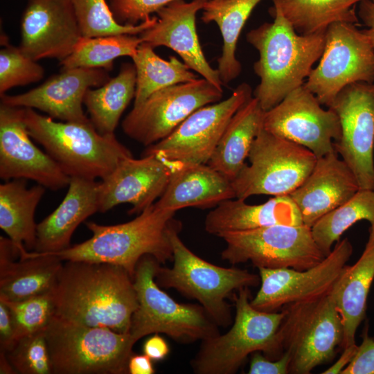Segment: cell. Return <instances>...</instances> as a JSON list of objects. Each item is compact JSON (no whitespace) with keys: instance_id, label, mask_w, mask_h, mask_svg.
<instances>
[{"instance_id":"obj_1","label":"cell","mask_w":374,"mask_h":374,"mask_svg":"<svg viewBox=\"0 0 374 374\" xmlns=\"http://www.w3.org/2000/svg\"><path fill=\"white\" fill-rule=\"evenodd\" d=\"M55 315L77 323L129 333L138 307L133 278L123 267L67 260L53 290Z\"/></svg>"},{"instance_id":"obj_2","label":"cell","mask_w":374,"mask_h":374,"mask_svg":"<svg viewBox=\"0 0 374 374\" xmlns=\"http://www.w3.org/2000/svg\"><path fill=\"white\" fill-rule=\"evenodd\" d=\"M269 14L273 22L263 23L246 35L259 55L253 68L260 82L253 94L265 112L303 85L326 42V31L299 34L274 2Z\"/></svg>"},{"instance_id":"obj_3","label":"cell","mask_w":374,"mask_h":374,"mask_svg":"<svg viewBox=\"0 0 374 374\" xmlns=\"http://www.w3.org/2000/svg\"><path fill=\"white\" fill-rule=\"evenodd\" d=\"M176 212L161 209L154 203L134 219L116 225L93 222L85 224L92 233L86 241L54 253L62 261L105 262L123 267L134 280L136 267L145 255L160 264L172 260L171 233L181 228Z\"/></svg>"},{"instance_id":"obj_4","label":"cell","mask_w":374,"mask_h":374,"mask_svg":"<svg viewBox=\"0 0 374 374\" xmlns=\"http://www.w3.org/2000/svg\"><path fill=\"white\" fill-rule=\"evenodd\" d=\"M24 109L28 134L70 177L101 179L121 161L133 157L115 134H100L91 121L57 122L33 109Z\"/></svg>"},{"instance_id":"obj_5","label":"cell","mask_w":374,"mask_h":374,"mask_svg":"<svg viewBox=\"0 0 374 374\" xmlns=\"http://www.w3.org/2000/svg\"><path fill=\"white\" fill-rule=\"evenodd\" d=\"M249 287L233 294L235 315L230 330L224 335L202 341L191 361L197 374L235 373L249 355L260 351L271 359L282 356L278 330L285 311L265 312L251 304Z\"/></svg>"},{"instance_id":"obj_6","label":"cell","mask_w":374,"mask_h":374,"mask_svg":"<svg viewBox=\"0 0 374 374\" xmlns=\"http://www.w3.org/2000/svg\"><path fill=\"white\" fill-rule=\"evenodd\" d=\"M53 374H127L136 343L130 333L54 316L45 330Z\"/></svg>"},{"instance_id":"obj_7","label":"cell","mask_w":374,"mask_h":374,"mask_svg":"<svg viewBox=\"0 0 374 374\" xmlns=\"http://www.w3.org/2000/svg\"><path fill=\"white\" fill-rule=\"evenodd\" d=\"M181 228L171 233L173 265L157 266L154 279L161 287L173 288L199 301L218 326L232 321L226 299L243 287L258 286L260 276L245 269L222 267L201 258L191 251L179 236Z\"/></svg>"},{"instance_id":"obj_8","label":"cell","mask_w":374,"mask_h":374,"mask_svg":"<svg viewBox=\"0 0 374 374\" xmlns=\"http://www.w3.org/2000/svg\"><path fill=\"white\" fill-rule=\"evenodd\" d=\"M159 264L151 255L143 256L137 263L133 281L138 307L129 331L133 340L163 333L188 344L218 335V325L201 305L177 303L157 285L154 276Z\"/></svg>"},{"instance_id":"obj_9","label":"cell","mask_w":374,"mask_h":374,"mask_svg":"<svg viewBox=\"0 0 374 374\" xmlns=\"http://www.w3.org/2000/svg\"><path fill=\"white\" fill-rule=\"evenodd\" d=\"M278 330L280 346L290 357L289 373L309 374L329 362L341 346L344 327L331 291L320 298L286 305Z\"/></svg>"},{"instance_id":"obj_10","label":"cell","mask_w":374,"mask_h":374,"mask_svg":"<svg viewBox=\"0 0 374 374\" xmlns=\"http://www.w3.org/2000/svg\"><path fill=\"white\" fill-rule=\"evenodd\" d=\"M245 164L231 181L235 198L290 195L312 170L317 157L306 148L263 127L255 139Z\"/></svg>"},{"instance_id":"obj_11","label":"cell","mask_w":374,"mask_h":374,"mask_svg":"<svg viewBox=\"0 0 374 374\" xmlns=\"http://www.w3.org/2000/svg\"><path fill=\"white\" fill-rule=\"evenodd\" d=\"M217 236L226 242L222 258L232 265L250 261L257 268L304 270L326 257L315 242L311 228L304 224H277Z\"/></svg>"},{"instance_id":"obj_12","label":"cell","mask_w":374,"mask_h":374,"mask_svg":"<svg viewBox=\"0 0 374 374\" xmlns=\"http://www.w3.org/2000/svg\"><path fill=\"white\" fill-rule=\"evenodd\" d=\"M361 82H374V47L355 24H332L319 62L303 86L329 107L344 87Z\"/></svg>"},{"instance_id":"obj_13","label":"cell","mask_w":374,"mask_h":374,"mask_svg":"<svg viewBox=\"0 0 374 374\" xmlns=\"http://www.w3.org/2000/svg\"><path fill=\"white\" fill-rule=\"evenodd\" d=\"M223 90L204 78L174 84L134 105L122 122L123 132L145 145L168 136L197 109L220 101Z\"/></svg>"},{"instance_id":"obj_14","label":"cell","mask_w":374,"mask_h":374,"mask_svg":"<svg viewBox=\"0 0 374 374\" xmlns=\"http://www.w3.org/2000/svg\"><path fill=\"white\" fill-rule=\"evenodd\" d=\"M252 94L249 84H239L227 98L195 111L168 136L148 146L142 156L153 154L171 163H208L230 120Z\"/></svg>"},{"instance_id":"obj_15","label":"cell","mask_w":374,"mask_h":374,"mask_svg":"<svg viewBox=\"0 0 374 374\" xmlns=\"http://www.w3.org/2000/svg\"><path fill=\"white\" fill-rule=\"evenodd\" d=\"M353 251L346 238L336 242L321 262L309 269L258 267L260 287L251 304L259 310L276 312L286 305L328 294L343 273Z\"/></svg>"},{"instance_id":"obj_16","label":"cell","mask_w":374,"mask_h":374,"mask_svg":"<svg viewBox=\"0 0 374 374\" xmlns=\"http://www.w3.org/2000/svg\"><path fill=\"white\" fill-rule=\"evenodd\" d=\"M329 107L341 125L335 151L355 175L359 189L374 190V82L346 86Z\"/></svg>"},{"instance_id":"obj_17","label":"cell","mask_w":374,"mask_h":374,"mask_svg":"<svg viewBox=\"0 0 374 374\" xmlns=\"http://www.w3.org/2000/svg\"><path fill=\"white\" fill-rule=\"evenodd\" d=\"M315 95L303 85L265 111L262 127L267 132L302 145L317 158L335 151L341 138L335 112L321 107Z\"/></svg>"},{"instance_id":"obj_18","label":"cell","mask_w":374,"mask_h":374,"mask_svg":"<svg viewBox=\"0 0 374 374\" xmlns=\"http://www.w3.org/2000/svg\"><path fill=\"white\" fill-rule=\"evenodd\" d=\"M24 107L0 105V177L31 179L51 190L68 186L71 177L31 141Z\"/></svg>"},{"instance_id":"obj_19","label":"cell","mask_w":374,"mask_h":374,"mask_svg":"<svg viewBox=\"0 0 374 374\" xmlns=\"http://www.w3.org/2000/svg\"><path fill=\"white\" fill-rule=\"evenodd\" d=\"M20 48L29 57H68L82 37L69 0H28L21 20Z\"/></svg>"},{"instance_id":"obj_20","label":"cell","mask_w":374,"mask_h":374,"mask_svg":"<svg viewBox=\"0 0 374 374\" xmlns=\"http://www.w3.org/2000/svg\"><path fill=\"white\" fill-rule=\"evenodd\" d=\"M110 78L108 71L96 68L61 70L42 84L17 95L3 94L1 103L39 109L52 118L64 122L88 123L82 105L89 89L100 87Z\"/></svg>"},{"instance_id":"obj_21","label":"cell","mask_w":374,"mask_h":374,"mask_svg":"<svg viewBox=\"0 0 374 374\" xmlns=\"http://www.w3.org/2000/svg\"><path fill=\"white\" fill-rule=\"evenodd\" d=\"M170 173V163L153 154L123 159L98 182V212L128 203L130 214L141 213L163 194Z\"/></svg>"},{"instance_id":"obj_22","label":"cell","mask_w":374,"mask_h":374,"mask_svg":"<svg viewBox=\"0 0 374 374\" xmlns=\"http://www.w3.org/2000/svg\"><path fill=\"white\" fill-rule=\"evenodd\" d=\"M208 0H176L158 10L157 21L139 34L142 42L153 48L174 51L189 66L216 87L222 89L218 71L207 61L196 28V16Z\"/></svg>"},{"instance_id":"obj_23","label":"cell","mask_w":374,"mask_h":374,"mask_svg":"<svg viewBox=\"0 0 374 374\" xmlns=\"http://www.w3.org/2000/svg\"><path fill=\"white\" fill-rule=\"evenodd\" d=\"M359 190L355 175L334 151L317 158L310 175L290 196L303 224L311 228L320 217L348 201Z\"/></svg>"},{"instance_id":"obj_24","label":"cell","mask_w":374,"mask_h":374,"mask_svg":"<svg viewBox=\"0 0 374 374\" xmlns=\"http://www.w3.org/2000/svg\"><path fill=\"white\" fill-rule=\"evenodd\" d=\"M62 260L48 253L18 252L12 240L0 237V298L19 301L52 292Z\"/></svg>"},{"instance_id":"obj_25","label":"cell","mask_w":374,"mask_h":374,"mask_svg":"<svg viewBox=\"0 0 374 374\" xmlns=\"http://www.w3.org/2000/svg\"><path fill=\"white\" fill-rule=\"evenodd\" d=\"M168 163L171 173L154 202L157 207L174 212L186 207L206 208L235 198L232 182L208 163Z\"/></svg>"},{"instance_id":"obj_26","label":"cell","mask_w":374,"mask_h":374,"mask_svg":"<svg viewBox=\"0 0 374 374\" xmlns=\"http://www.w3.org/2000/svg\"><path fill=\"white\" fill-rule=\"evenodd\" d=\"M98 182L71 177L68 190L60 205L37 225L35 251L54 253L70 246L76 228L98 212Z\"/></svg>"},{"instance_id":"obj_27","label":"cell","mask_w":374,"mask_h":374,"mask_svg":"<svg viewBox=\"0 0 374 374\" xmlns=\"http://www.w3.org/2000/svg\"><path fill=\"white\" fill-rule=\"evenodd\" d=\"M277 224H303L301 213L290 195L274 196L260 204H249L245 200H225L206 215L205 230L218 235Z\"/></svg>"},{"instance_id":"obj_28","label":"cell","mask_w":374,"mask_h":374,"mask_svg":"<svg viewBox=\"0 0 374 374\" xmlns=\"http://www.w3.org/2000/svg\"><path fill=\"white\" fill-rule=\"evenodd\" d=\"M374 279V225L369 228L365 248L353 265H346L332 292L341 317V348L355 344V334L366 318L368 295Z\"/></svg>"},{"instance_id":"obj_29","label":"cell","mask_w":374,"mask_h":374,"mask_svg":"<svg viewBox=\"0 0 374 374\" xmlns=\"http://www.w3.org/2000/svg\"><path fill=\"white\" fill-rule=\"evenodd\" d=\"M265 111L253 96L233 116L208 164L232 181L246 164L252 144L262 128Z\"/></svg>"},{"instance_id":"obj_30","label":"cell","mask_w":374,"mask_h":374,"mask_svg":"<svg viewBox=\"0 0 374 374\" xmlns=\"http://www.w3.org/2000/svg\"><path fill=\"white\" fill-rule=\"evenodd\" d=\"M45 187L38 184L28 188L26 179L6 181L0 185V228L19 250L34 249L37 224L34 216Z\"/></svg>"},{"instance_id":"obj_31","label":"cell","mask_w":374,"mask_h":374,"mask_svg":"<svg viewBox=\"0 0 374 374\" xmlns=\"http://www.w3.org/2000/svg\"><path fill=\"white\" fill-rule=\"evenodd\" d=\"M262 0H208L201 16L205 24L214 22L223 41L217 70L223 84L239 76L242 64L236 57L240 35L252 11Z\"/></svg>"},{"instance_id":"obj_32","label":"cell","mask_w":374,"mask_h":374,"mask_svg":"<svg viewBox=\"0 0 374 374\" xmlns=\"http://www.w3.org/2000/svg\"><path fill=\"white\" fill-rule=\"evenodd\" d=\"M136 73L134 64L123 63L119 72L96 89H89L84 105L96 130L103 135L114 134L119 120L134 98Z\"/></svg>"},{"instance_id":"obj_33","label":"cell","mask_w":374,"mask_h":374,"mask_svg":"<svg viewBox=\"0 0 374 374\" xmlns=\"http://www.w3.org/2000/svg\"><path fill=\"white\" fill-rule=\"evenodd\" d=\"M363 0H272L301 35L325 32L336 22L357 24L355 6Z\"/></svg>"},{"instance_id":"obj_34","label":"cell","mask_w":374,"mask_h":374,"mask_svg":"<svg viewBox=\"0 0 374 374\" xmlns=\"http://www.w3.org/2000/svg\"><path fill=\"white\" fill-rule=\"evenodd\" d=\"M132 59L136 73L134 105L141 104L161 89L199 78L183 61L175 56L164 60L145 42L139 45Z\"/></svg>"},{"instance_id":"obj_35","label":"cell","mask_w":374,"mask_h":374,"mask_svg":"<svg viewBox=\"0 0 374 374\" xmlns=\"http://www.w3.org/2000/svg\"><path fill=\"white\" fill-rule=\"evenodd\" d=\"M141 43L139 35L133 34L82 37L73 52L60 62L61 70L82 67L111 71L115 60L121 56L132 58Z\"/></svg>"},{"instance_id":"obj_36","label":"cell","mask_w":374,"mask_h":374,"mask_svg":"<svg viewBox=\"0 0 374 374\" xmlns=\"http://www.w3.org/2000/svg\"><path fill=\"white\" fill-rule=\"evenodd\" d=\"M361 220L374 225V190L359 189L348 201L320 217L311 227L313 238L326 256L342 234Z\"/></svg>"},{"instance_id":"obj_37","label":"cell","mask_w":374,"mask_h":374,"mask_svg":"<svg viewBox=\"0 0 374 374\" xmlns=\"http://www.w3.org/2000/svg\"><path fill=\"white\" fill-rule=\"evenodd\" d=\"M82 37H93L118 34L139 35L157 21L152 16L136 25H122L114 19L106 0H69Z\"/></svg>"},{"instance_id":"obj_38","label":"cell","mask_w":374,"mask_h":374,"mask_svg":"<svg viewBox=\"0 0 374 374\" xmlns=\"http://www.w3.org/2000/svg\"><path fill=\"white\" fill-rule=\"evenodd\" d=\"M0 300L11 312L14 326L12 346L24 336L45 330L55 316L53 291L19 301Z\"/></svg>"},{"instance_id":"obj_39","label":"cell","mask_w":374,"mask_h":374,"mask_svg":"<svg viewBox=\"0 0 374 374\" xmlns=\"http://www.w3.org/2000/svg\"><path fill=\"white\" fill-rule=\"evenodd\" d=\"M0 51V96L9 89L35 83L44 75V69L37 61L29 57L20 48L8 42H1Z\"/></svg>"},{"instance_id":"obj_40","label":"cell","mask_w":374,"mask_h":374,"mask_svg":"<svg viewBox=\"0 0 374 374\" xmlns=\"http://www.w3.org/2000/svg\"><path fill=\"white\" fill-rule=\"evenodd\" d=\"M6 353L17 373L53 374L45 330L20 338Z\"/></svg>"},{"instance_id":"obj_41","label":"cell","mask_w":374,"mask_h":374,"mask_svg":"<svg viewBox=\"0 0 374 374\" xmlns=\"http://www.w3.org/2000/svg\"><path fill=\"white\" fill-rule=\"evenodd\" d=\"M174 1L176 0H109L108 3L118 24L136 25Z\"/></svg>"},{"instance_id":"obj_42","label":"cell","mask_w":374,"mask_h":374,"mask_svg":"<svg viewBox=\"0 0 374 374\" xmlns=\"http://www.w3.org/2000/svg\"><path fill=\"white\" fill-rule=\"evenodd\" d=\"M367 327L355 357L341 374H374V339L368 335Z\"/></svg>"},{"instance_id":"obj_43","label":"cell","mask_w":374,"mask_h":374,"mask_svg":"<svg viewBox=\"0 0 374 374\" xmlns=\"http://www.w3.org/2000/svg\"><path fill=\"white\" fill-rule=\"evenodd\" d=\"M290 357L283 353L277 359H271L256 351L251 354L248 373L249 374H287L289 373Z\"/></svg>"},{"instance_id":"obj_44","label":"cell","mask_w":374,"mask_h":374,"mask_svg":"<svg viewBox=\"0 0 374 374\" xmlns=\"http://www.w3.org/2000/svg\"><path fill=\"white\" fill-rule=\"evenodd\" d=\"M14 326L8 305L0 300V349L8 350L13 343Z\"/></svg>"},{"instance_id":"obj_45","label":"cell","mask_w":374,"mask_h":374,"mask_svg":"<svg viewBox=\"0 0 374 374\" xmlns=\"http://www.w3.org/2000/svg\"><path fill=\"white\" fill-rule=\"evenodd\" d=\"M357 15L367 28L362 30L374 47V2L363 0L359 3Z\"/></svg>"},{"instance_id":"obj_46","label":"cell","mask_w":374,"mask_h":374,"mask_svg":"<svg viewBox=\"0 0 374 374\" xmlns=\"http://www.w3.org/2000/svg\"><path fill=\"white\" fill-rule=\"evenodd\" d=\"M143 353L153 361L163 359L169 353V347L166 341L155 334L148 339L143 346Z\"/></svg>"},{"instance_id":"obj_47","label":"cell","mask_w":374,"mask_h":374,"mask_svg":"<svg viewBox=\"0 0 374 374\" xmlns=\"http://www.w3.org/2000/svg\"><path fill=\"white\" fill-rule=\"evenodd\" d=\"M154 368L152 359L146 355H132L128 362L130 374H153Z\"/></svg>"},{"instance_id":"obj_48","label":"cell","mask_w":374,"mask_h":374,"mask_svg":"<svg viewBox=\"0 0 374 374\" xmlns=\"http://www.w3.org/2000/svg\"><path fill=\"white\" fill-rule=\"evenodd\" d=\"M357 348L358 346L356 344L343 348V353L337 361L322 373L341 374L353 360L357 353Z\"/></svg>"},{"instance_id":"obj_49","label":"cell","mask_w":374,"mask_h":374,"mask_svg":"<svg viewBox=\"0 0 374 374\" xmlns=\"http://www.w3.org/2000/svg\"><path fill=\"white\" fill-rule=\"evenodd\" d=\"M0 373L13 374L17 373L15 368L9 362L6 351L0 349Z\"/></svg>"},{"instance_id":"obj_50","label":"cell","mask_w":374,"mask_h":374,"mask_svg":"<svg viewBox=\"0 0 374 374\" xmlns=\"http://www.w3.org/2000/svg\"><path fill=\"white\" fill-rule=\"evenodd\" d=\"M371 1H373V2H374V0H371Z\"/></svg>"}]
</instances>
